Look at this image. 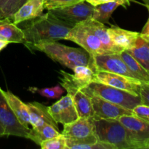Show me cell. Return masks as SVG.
Masks as SVG:
<instances>
[{
	"mask_svg": "<svg viewBox=\"0 0 149 149\" xmlns=\"http://www.w3.org/2000/svg\"><path fill=\"white\" fill-rule=\"evenodd\" d=\"M21 0H0V19L10 18L20 7Z\"/></svg>",
	"mask_w": 149,
	"mask_h": 149,
	"instance_id": "26",
	"label": "cell"
},
{
	"mask_svg": "<svg viewBox=\"0 0 149 149\" xmlns=\"http://www.w3.org/2000/svg\"><path fill=\"white\" fill-rule=\"evenodd\" d=\"M85 0H44L45 9L48 11L77 4Z\"/></svg>",
	"mask_w": 149,
	"mask_h": 149,
	"instance_id": "29",
	"label": "cell"
},
{
	"mask_svg": "<svg viewBox=\"0 0 149 149\" xmlns=\"http://www.w3.org/2000/svg\"><path fill=\"white\" fill-rule=\"evenodd\" d=\"M2 93L19 122L24 127H29V125H30V114L27 105L22 102L11 92L2 90Z\"/></svg>",
	"mask_w": 149,
	"mask_h": 149,
	"instance_id": "21",
	"label": "cell"
},
{
	"mask_svg": "<svg viewBox=\"0 0 149 149\" xmlns=\"http://www.w3.org/2000/svg\"><path fill=\"white\" fill-rule=\"evenodd\" d=\"M4 135H5V130H4V127L1 125V124L0 123V137L4 136Z\"/></svg>",
	"mask_w": 149,
	"mask_h": 149,
	"instance_id": "35",
	"label": "cell"
},
{
	"mask_svg": "<svg viewBox=\"0 0 149 149\" xmlns=\"http://www.w3.org/2000/svg\"><path fill=\"white\" fill-rule=\"evenodd\" d=\"M132 115L149 122V106L140 104L132 109Z\"/></svg>",
	"mask_w": 149,
	"mask_h": 149,
	"instance_id": "30",
	"label": "cell"
},
{
	"mask_svg": "<svg viewBox=\"0 0 149 149\" xmlns=\"http://www.w3.org/2000/svg\"><path fill=\"white\" fill-rule=\"evenodd\" d=\"M61 79V85L66 90L76 108L79 118L92 119L94 116V111L92 106L91 99L87 94L81 90L82 86L79 84L71 74L63 70L58 71Z\"/></svg>",
	"mask_w": 149,
	"mask_h": 149,
	"instance_id": "5",
	"label": "cell"
},
{
	"mask_svg": "<svg viewBox=\"0 0 149 149\" xmlns=\"http://www.w3.org/2000/svg\"><path fill=\"white\" fill-rule=\"evenodd\" d=\"M130 5L129 0H113L111 1L103 3L94 6L92 18L103 23H109V19L111 17L113 12L119 6L127 7Z\"/></svg>",
	"mask_w": 149,
	"mask_h": 149,
	"instance_id": "19",
	"label": "cell"
},
{
	"mask_svg": "<svg viewBox=\"0 0 149 149\" xmlns=\"http://www.w3.org/2000/svg\"><path fill=\"white\" fill-rule=\"evenodd\" d=\"M0 39L10 43L24 44V34L10 18L0 19Z\"/></svg>",
	"mask_w": 149,
	"mask_h": 149,
	"instance_id": "20",
	"label": "cell"
},
{
	"mask_svg": "<svg viewBox=\"0 0 149 149\" xmlns=\"http://www.w3.org/2000/svg\"><path fill=\"white\" fill-rule=\"evenodd\" d=\"M108 31L113 45L122 51L131 49L140 35L138 32L125 30L115 26L108 28Z\"/></svg>",
	"mask_w": 149,
	"mask_h": 149,
	"instance_id": "17",
	"label": "cell"
},
{
	"mask_svg": "<svg viewBox=\"0 0 149 149\" xmlns=\"http://www.w3.org/2000/svg\"><path fill=\"white\" fill-rule=\"evenodd\" d=\"M42 149H68L66 146V140L62 133L54 138L43 141L40 144Z\"/></svg>",
	"mask_w": 149,
	"mask_h": 149,
	"instance_id": "28",
	"label": "cell"
},
{
	"mask_svg": "<svg viewBox=\"0 0 149 149\" xmlns=\"http://www.w3.org/2000/svg\"><path fill=\"white\" fill-rule=\"evenodd\" d=\"M85 20L73 26L65 40L74 42L81 47L89 54L90 58L98 55L111 54L105 49L100 39L92 31Z\"/></svg>",
	"mask_w": 149,
	"mask_h": 149,
	"instance_id": "7",
	"label": "cell"
},
{
	"mask_svg": "<svg viewBox=\"0 0 149 149\" xmlns=\"http://www.w3.org/2000/svg\"><path fill=\"white\" fill-rule=\"evenodd\" d=\"M10 44V42H7V41H4V40H1L0 39V52H1L2 49H4L7 45Z\"/></svg>",
	"mask_w": 149,
	"mask_h": 149,
	"instance_id": "34",
	"label": "cell"
},
{
	"mask_svg": "<svg viewBox=\"0 0 149 149\" xmlns=\"http://www.w3.org/2000/svg\"><path fill=\"white\" fill-rule=\"evenodd\" d=\"M27 1V0H21V2H20V6H21L22 4H23V3H24L25 1Z\"/></svg>",
	"mask_w": 149,
	"mask_h": 149,
	"instance_id": "37",
	"label": "cell"
},
{
	"mask_svg": "<svg viewBox=\"0 0 149 149\" xmlns=\"http://www.w3.org/2000/svg\"><path fill=\"white\" fill-rule=\"evenodd\" d=\"M74 79L83 87L95 81V72L89 65H77L73 69Z\"/></svg>",
	"mask_w": 149,
	"mask_h": 149,
	"instance_id": "25",
	"label": "cell"
},
{
	"mask_svg": "<svg viewBox=\"0 0 149 149\" xmlns=\"http://www.w3.org/2000/svg\"><path fill=\"white\" fill-rule=\"evenodd\" d=\"M81 90L89 96H98L129 110L132 111L135 106L141 104L140 95L97 81L90 83Z\"/></svg>",
	"mask_w": 149,
	"mask_h": 149,
	"instance_id": "4",
	"label": "cell"
},
{
	"mask_svg": "<svg viewBox=\"0 0 149 149\" xmlns=\"http://www.w3.org/2000/svg\"><path fill=\"white\" fill-rule=\"evenodd\" d=\"M126 51L149 73V40L139 35L135 45Z\"/></svg>",
	"mask_w": 149,
	"mask_h": 149,
	"instance_id": "22",
	"label": "cell"
},
{
	"mask_svg": "<svg viewBox=\"0 0 149 149\" xmlns=\"http://www.w3.org/2000/svg\"><path fill=\"white\" fill-rule=\"evenodd\" d=\"M119 55L136 79L142 83H149V73L129 52L122 51Z\"/></svg>",
	"mask_w": 149,
	"mask_h": 149,
	"instance_id": "23",
	"label": "cell"
},
{
	"mask_svg": "<svg viewBox=\"0 0 149 149\" xmlns=\"http://www.w3.org/2000/svg\"><path fill=\"white\" fill-rule=\"evenodd\" d=\"M85 1H87V2L91 4L92 5L96 6L98 5V4H103V3L108 2V1H113V0H85Z\"/></svg>",
	"mask_w": 149,
	"mask_h": 149,
	"instance_id": "33",
	"label": "cell"
},
{
	"mask_svg": "<svg viewBox=\"0 0 149 149\" xmlns=\"http://www.w3.org/2000/svg\"><path fill=\"white\" fill-rule=\"evenodd\" d=\"M95 119H118L125 115H132V111L105 100L98 96L90 95ZM93 119V118H92Z\"/></svg>",
	"mask_w": 149,
	"mask_h": 149,
	"instance_id": "13",
	"label": "cell"
},
{
	"mask_svg": "<svg viewBox=\"0 0 149 149\" xmlns=\"http://www.w3.org/2000/svg\"><path fill=\"white\" fill-rule=\"evenodd\" d=\"M28 47L44 52L52 61L72 70L77 65H88L90 61V55L84 49L65 46L57 41L40 42Z\"/></svg>",
	"mask_w": 149,
	"mask_h": 149,
	"instance_id": "2",
	"label": "cell"
},
{
	"mask_svg": "<svg viewBox=\"0 0 149 149\" xmlns=\"http://www.w3.org/2000/svg\"><path fill=\"white\" fill-rule=\"evenodd\" d=\"M118 120L131 135L135 149H149V122L134 115H125Z\"/></svg>",
	"mask_w": 149,
	"mask_h": 149,
	"instance_id": "9",
	"label": "cell"
},
{
	"mask_svg": "<svg viewBox=\"0 0 149 149\" xmlns=\"http://www.w3.org/2000/svg\"><path fill=\"white\" fill-rule=\"evenodd\" d=\"M45 10L44 0H27L10 17L15 24L39 17Z\"/></svg>",
	"mask_w": 149,
	"mask_h": 149,
	"instance_id": "15",
	"label": "cell"
},
{
	"mask_svg": "<svg viewBox=\"0 0 149 149\" xmlns=\"http://www.w3.org/2000/svg\"><path fill=\"white\" fill-rule=\"evenodd\" d=\"M60 131L49 124H45L39 127L32 128L30 130L28 139L31 140L37 145L40 146L43 141L57 136L61 134Z\"/></svg>",
	"mask_w": 149,
	"mask_h": 149,
	"instance_id": "24",
	"label": "cell"
},
{
	"mask_svg": "<svg viewBox=\"0 0 149 149\" xmlns=\"http://www.w3.org/2000/svg\"><path fill=\"white\" fill-rule=\"evenodd\" d=\"M26 105L30 114V125L32 128L39 127L45 124H49L59 130L58 123L49 113L47 106L38 102L26 103Z\"/></svg>",
	"mask_w": 149,
	"mask_h": 149,
	"instance_id": "16",
	"label": "cell"
},
{
	"mask_svg": "<svg viewBox=\"0 0 149 149\" xmlns=\"http://www.w3.org/2000/svg\"><path fill=\"white\" fill-rule=\"evenodd\" d=\"M61 133L65 136L68 149H76L79 146L97 141L92 119L78 118L74 122L64 125Z\"/></svg>",
	"mask_w": 149,
	"mask_h": 149,
	"instance_id": "6",
	"label": "cell"
},
{
	"mask_svg": "<svg viewBox=\"0 0 149 149\" xmlns=\"http://www.w3.org/2000/svg\"><path fill=\"white\" fill-rule=\"evenodd\" d=\"M49 113L57 123L63 125L71 123L79 118L73 100L69 95L61 97L58 101L48 107Z\"/></svg>",
	"mask_w": 149,
	"mask_h": 149,
	"instance_id": "14",
	"label": "cell"
},
{
	"mask_svg": "<svg viewBox=\"0 0 149 149\" xmlns=\"http://www.w3.org/2000/svg\"><path fill=\"white\" fill-rule=\"evenodd\" d=\"M140 35H141L142 37H143L144 39L149 40V17L148 20H147L145 26H144V27L143 28L142 31L140 33Z\"/></svg>",
	"mask_w": 149,
	"mask_h": 149,
	"instance_id": "32",
	"label": "cell"
},
{
	"mask_svg": "<svg viewBox=\"0 0 149 149\" xmlns=\"http://www.w3.org/2000/svg\"><path fill=\"white\" fill-rule=\"evenodd\" d=\"M143 2L145 3V5L146 6V7L148 8V12H149V0H143Z\"/></svg>",
	"mask_w": 149,
	"mask_h": 149,
	"instance_id": "36",
	"label": "cell"
},
{
	"mask_svg": "<svg viewBox=\"0 0 149 149\" xmlns=\"http://www.w3.org/2000/svg\"><path fill=\"white\" fill-rule=\"evenodd\" d=\"M88 65L94 72L106 71L135 79L122 59L119 53L98 55L90 58Z\"/></svg>",
	"mask_w": 149,
	"mask_h": 149,
	"instance_id": "8",
	"label": "cell"
},
{
	"mask_svg": "<svg viewBox=\"0 0 149 149\" xmlns=\"http://www.w3.org/2000/svg\"><path fill=\"white\" fill-rule=\"evenodd\" d=\"M29 91L33 93H37L43 97L49 99H58L63 94L64 89L59 85H56L53 87L39 89L36 87H29Z\"/></svg>",
	"mask_w": 149,
	"mask_h": 149,
	"instance_id": "27",
	"label": "cell"
},
{
	"mask_svg": "<svg viewBox=\"0 0 149 149\" xmlns=\"http://www.w3.org/2000/svg\"><path fill=\"white\" fill-rule=\"evenodd\" d=\"M0 123L5 130V135L28 138L30 128L23 126L9 106L0 88Z\"/></svg>",
	"mask_w": 149,
	"mask_h": 149,
	"instance_id": "10",
	"label": "cell"
},
{
	"mask_svg": "<svg viewBox=\"0 0 149 149\" xmlns=\"http://www.w3.org/2000/svg\"><path fill=\"white\" fill-rule=\"evenodd\" d=\"M98 141L110 144L115 149H135L129 131L118 119H92Z\"/></svg>",
	"mask_w": 149,
	"mask_h": 149,
	"instance_id": "3",
	"label": "cell"
},
{
	"mask_svg": "<svg viewBox=\"0 0 149 149\" xmlns=\"http://www.w3.org/2000/svg\"><path fill=\"white\" fill-rule=\"evenodd\" d=\"M73 26L48 11L46 14L33 19V21L22 29L24 34V45L29 47L40 42L65 39Z\"/></svg>",
	"mask_w": 149,
	"mask_h": 149,
	"instance_id": "1",
	"label": "cell"
},
{
	"mask_svg": "<svg viewBox=\"0 0 149 149\" xmlns=\"http://www.w3.org/2000/svg\"><path fill=\"white\" fill-rule=\"evenodd\" d=\"M95 81L125 90L137 95H139L140 88L142 84L141 81L135 79L106 71L95 72Z\"/></svg>",
	"mask_w": 149,
	"mask_h": 149,
	"instance_id": "12",
	"label": "cell"
},
{
	"mask_svg": "<svg viewBox=\"0 0 149 149\" xmlns=\"http://www.w3.org/2000/svg\"><path fill=\"white\" fill-rule=\"evenodd\" d=\"M94 6L86 1L65 7L49 10L51 13L58 18L75 26L77 23L91 18Z\"/></svg>",
	"mask_w": 149,
	"mask_h": 149,
	"instance_id": "11",
	"label": "cell"
},
{
	"mask_svg": "<svg viewBox=\"0 0 149 149\" xmlns=\"http://www.w3.org/2000/svg\"><path fill=\"white\" fill-rule=\"evenodd\" d=\"M139 95L141 104L149 106V83H142L140 88Z\"/></svg>",
	"mask_w": 149,
	"mask_h": 149,
	"instance_id": "31",
	"label": "cell"
},
{
	"mask_svg": "<svg viewBox=\"0 0 149 149\" xmlns=\"http://www.w3.org/2000/svg\"><path fill=\"white\" fill-rule=\"evenodd\" d=\"M85 21L92 31L95 33L96 36H97V38L103 44L105 49L109 53H120L121 52H122V49H120L113 44L109 36V31H108V28L103 23L97 21L92 17L87 19Z\"/></svg>",
	"mask_w": 149,
	"mask_h": 149,
	"instance_id": "18",
	"label": "cell"
}]
</instances>
